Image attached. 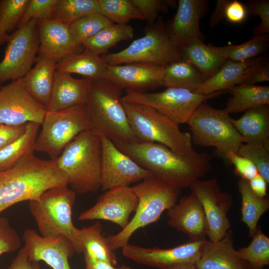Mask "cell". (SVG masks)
I'll list each match as a JSON object with an SVG mask.
<instances>
[{
  "label": "cell",
  "instance_id": "cell-1",
  "mask_svg": "<svg viewBox=\"0 0 269 269\" xmlns=\"http://www.w3.org/2000/svg\"><path fill=\"white\" fill-rule=\"evenodd\" d=\"M114 144L153 176L180 190L190 187L212 168L211 157L206 152L195 150L180 155L163 144L152 142Z\"/></svg>",
  "mask_w": 269,
  "mask_h": 269
},
{
  "label": "cell",
  "instance_id": "cell-2",
  "mask_svg": "<svg viewBox=\"0 0 269 269\" xmlns=\"http://www.w3.org/2000/svg\"><path fill=\"white\" fill-rule=\"evenodd\" d=\"M64 185H68V179L57 158L44 160L34 154L25 156L0 172V214L16 203L38 200L47 190Z\"/></svg>",
  "mask_w": 269,
  "mask_h": 269
},
{
  "label": "cell",
  "instance_id": "cell-3",
  "mask_svg": "<svg viewBox=\"0 0 269 269\" xmlns=\"http://www.w3.org/2000/svg\"><path fill=\"white\" fill-rule=\"evenodd\" d=\"M122 90L104 78L95 80L85 103L91 130L114 143L137 141L122 104Z\"/></svg>",
  "mask_w": 269,
  "mask_h": 269
},
{
  "label": "cell",
  "instance_id": "cell-4",
  "mask_svg": "<svg viewBox=\"0 0 269 269\" xmlns=\"http://www.w3.org/2000/svg\"><path fill=\"white\" fill-rule=\"evenodd\" d=\"M68 185L76 193H96L101 188V144L91 130L77 135L57 158Z\"/></svg>",
  "mask_w": 269,
  "mask_h": 269
},
{
  "label": "cell",
  "instance_id": "cell-5",
  "mask_svg": "<svg viewBox=\"0 0 269 269\" xmlns=\"http://www.w3.org/2000/svg\"><path fill=\"white\" fill-rule=\"evenodd\" d=\"M68 186L47 190L38 200L29 201L28 208L42 237L55 238L64 236L71 242L75 252L81 253L83 249L78 238V229L72 219L77 193Z\"/></svg>",
  "mask_w": 269,
  "mask_h": 269
},
{
  "label": "cell",
  "instance_id": "cell-6",
  "mask_svg": "<svg viewBox=\"0 0 269 269\" xmlns=\"http://www.w3.org/2000/svg\"><path fill=\"white\" fill-rule=\"evenodd\" d=\"M132 187L138 200L134 216L120 232L106 238L114 251L129 244L130 238L138 229L156 222L164 211L176 203L181 193L180 190L153 175Z\"/></svg>",
  "mask_w": 269,
  "mask_h": 269
},
{
  "label": "cell",
  "instance_id": "cell-7",
  "mask_svg": "<svg viewBox=\"0 0 269 269\" xmlns=\"http://www.w3.org/2000/svg\"><path fill=\"white\" fill-rule=\"evenodd\" d=\"M122 104L137 141L160 143L180 155L195 151L191 134L182 132L179 125L167 117L147 106Z\"/></svg>",
  "mask_w": 269,
  "mask_h": 269
},
{
  "label": "cell",
  "instance_id": "cell-8",
  "mask_svg": "<svg viewBox=\"0 0 269 269\" xmlns=\"http://www.w3.org/2000/svg\"><path fill=\"white\" fill-rule=\"evenodd\" d=\"M232 120L225 109L201 104L187 124L191 132L192 143L200 146L213 147L219 155L226 159L230 151L237 153L244 141Z\"/></svg>",
  "mask_w": 269,
  "mask_h": 269
},
{
  "label": "cell",
  "instance_id": "cell-9",
  "mask_svg": "<svg viewBox=\"0 0 269 269\" xmlns=\"http://www.w3.org/2000/svg\"><path fill=\"white\" fill-rule=\"evenodd\" d=\"M144 36L122 50L101 57L108 65L135 62L152 63L164 67L181 60L178 48L171 41L161 19L149 24Z\"/></svg>",
  "mask_w": 269,
  "mask_h": 269
},
{
  "label": "cell",
  "instance_id": "cell-10",
  "mask_svg": "<svg viewBox=\"0 0 269 269\" xmlns=\"http://www.w3.org/2000/svg\"><path fill=\"white\" fill-rule=\"evenodd\" d=\"M38 134L35 151L57 158L67 145L81 133L91 130L85 104L68 109L46 111Z\"/></svg>",
  "mask_w": 269,
  "mask_h": 269
},
{
  "label": "cell",
  "instance_id": "cell-11",
  "mask_svg": "<svg viewBox=\"0 0 269 269\" xmlns=\"http://www.w3.org/2000/svg\"><path fill=\"white\" fill-rule=\"evenodd\" d=\"M227 91L200 94L180 88L167 87L163 91L148 93L126 90L122 101L150 107L178 125L187 124L197 108L207 100Z\"/></svg>",
  "mask_w": 269,
  "mask_h": 269
},
{
  "label": "cell",
  "instance_id": "cell-12",
  "mask_svg": "<svg viewBox=\"0 0 269 269\" xmlns=\"http://www.w3.org/2000/svg\"><path fill=\"white\" fill-rule=\"evenodd\" d=\"M37 20L32 19L10 34L0 62V83L23 77L31 69L39 52Z\"/></svg>",
  "mask_w": 269,
  "mask_h": 269
},
{
  "label": "cell",
  "instance_id": "cell-13",
  "mask_svg": "<svg viewBox=\"0 0 269 269\" xmlns=\"http://www.w3.org/2000/svg\"><path fill=\"white\" fill-rule=\"evenodd\" d=\"M190 187L203 207L207 223V236L213 242L221 240L231 228L227 214L233 203L232 195L222 190L215 178L198 179Z\"/></svg>",
  "mask_w": 269,
  "mask_h": 269
},
{
  "label": "cell",
  "instance_id": "cell-14",
  "mask_svg": "<svg viewBox=\"0 0 269 269\" xmlns=\"http://www.w3.org/2000/svg\"><path fill=\"white\" fill-rule=\"evenodd\" d=\"M101 144V189L106 191L130 185L152 175L104 135H99Z\"/></svg>",
  "mask_w": 269,
  "mask_h": 269
},
{
  "label": "cell",
  "instance_id": "cell-15",
  "mask_svg": "<svg viewBox=\"0 0 269 269\" xmlns=\"http://www.w3.org/2000/svg\"><path fill=\"white\" fill-rule=\"evenodd\" d=\"M46 110L28 92L22 78L0 89V123L20 125L29 122L41 124Z\"/></svg>",
  "mask_w": 269,
  "mask_h": 269
},
{
  "label": "cell",
  "instance_id": "cell-16",
  "mask_svg": "<svg viewBox=\"0 0 269 269\" xmlns=\"http://www.w3.org/2000/svg\"><path fill=\"white\" fill-rule=\"evenodd\" d=\"M206 239L189 240L169 248H147L128 244L122 249L127 258L137 264L160 269L185 264H195L200 259Z\"/></svg>",
  "mask_w": 269,
  "mask_h": 269
},
{
  "label": "cell",
  "instance_id": "cell-17",
  "mask_svg": "<svg viewBox=\"0 0 269 269\" xmlns=\"http://www.w3.org/2000/svg\"><path fill=\"white\" fill-rule=\"evenodd\" d=\"M138 198L132 187L119 186L107 190L96 203L82 212L80 221L104 220L124 229L128 224L130 215L135 211Z\"/></svg>",
  "mask_w": 269,
  "mask_h": 269
},
{
  "label": "cell",
  "instance_id": "cell-18",
  "mask_svg": "<svg viewBox=\"0 0 269 269\" xmlns=\"http://www.w3.org/2000/svg\"><path fill=\"white\" fill-rule=\"evenodd\" d=\"M164 70V66L152 63L107 65L104 79L122 90L142 92L162 86Z\"/></svg>",
  "mask_w": 269,
  "mask_h": 269
},
{
  "label": "cell",
  "instance_id": "cell-19",
  "mask_svg": "<svg viewBox=\"0 0 269 269\" xmlns=\"http://www.w3.org/2000/svg\"><path fill=\"white\" fill-rule=\"evenodd\" d=\"M206 0H178L176 12L165 29L171 41L177 47L203 41L200 21L208 10Z\"/></svg>",
  "mask_w": 269,
  "mask_h": 269
},
{
  "label": "cell",
  "instance_id": "cell-20",
  "mask_svg": "<svg viewBox=\"0 0 269 269\" xmlns=\"http://www.w3.org/2000/svg\"><path fill=\"white\" fill-rule=\"evenodd\" d=\"M29 259L44 262L53 269H71L69 259L76 252L71 242L66 237L46 238L35 230L26 229L22 236Z\"/></svg>",
  "mask_w": 269,
  "mask_h": 269
},
{
  "label": "cell",
  "instance_id": "cell-21",
  "mask_svg": "<svg viewBox=\"0 0 269 269\" xmlns=\"http://www.w3.org/2000/svg\"><path fill=\"white\" fill-rule=\"evenodd\" d=\"M39 38V56L56 63L73 54L81 52L84 47L72 37L69 25L53 19L37 20Z\"/></svg>",
  "mask_w": 269,
  "mask_h": 269
},
{
  "label": "cell",
  "instance_id": "cell-22",
  "mask_svg": "<svg viewBox=\"0 0 269 269\" xmlns=\"http://www.w3.org/2000/svg\"><path fill=\"white\" fill-rule=\"evenodd\" d=\"M167 224L181 232L190 240L205 239L208 227L201 204L192 193L182 197L167 210Z\"/></svg>",
  "mask_w": 269,
  "mask_h": 269
},
{
  "label": "cell",
  "instance_id": "cell-23",
  "mask_svg": "<svg viewBox=\"0 0 269 269\" xmlns=\"http://www.w3.org/2000/svg\"><path fill=\"white\" fill-rule=\"evenodd\" d=\"M92 80L75 78L70 74L56 70L46 111H55L85 104L91 88Z\"/></svg>",
  "mask_w": 269,
  "mask_h": 269
},
{
  "label": "cell",
  "instance_id": "cell-24",
  "mask_svg": "<svg viewBox=\"0 0 269 269\" xmlns=\"http://www.w3.org/2000/svg\"><path fill=\"white\" fill-rule=\"evenodd\" d=\"M195 266L197 269H251L235 249L231 230L217 242L206 240Z\"/></svg>",
  "mask_w": 269,
  "mask_h": 269
},
{
  "label": "cell",
  "instance_id": "cell-25",
  "mask_svg": "<svg viewBox=\"0 0 269 269\" xmlns=\"http://www.w3.org/2000/svg\"><path fill=\"white\" fill-rule=\"evenodd\" d=\"M35 61V66L22 79L28 92L46 108L52 93L56 62L40 56Z\"/></svg>",
  "mask_w": 269,
  "mask_h": 269
},
{
  "label": "cell",
  "instance_id": "cell-26",
  "mask_svg": "<svg viewBox=\"0 0 269 269\" xmlns=\"http://www.w3.org/2000/svg\"><path fill=\"white\" fill-rule=\"evenodd\" d=\"M107 65L101 57L85 49L61 59L56 67V70L81 75L95 81L104 78Z\"/></svg>",
  "mask_w": 269,
  "mask_h": 269
},
{
  "label": "cell",
  "instance_id": "cell-27",
  "mask_svg": "<svg viewBox=\"0 0 269 269\" xmlns=\"http://www.w3.org/2000/svg\"><path fill=\"white\" fill-rule=\"evenodd\" d=\"M232 123L243 138L244 143L259 140L269 143V106L250 109Z\"/></svg>",
  "mask_w": 269,
  "mask_h": 269
},
{
  "label": "cell",
  "instance_id": "cell-28",
  "mask_svg": "<svg viewBox=\"0 0 269 269\" xmlns=\"http://www.w3.org/2000/svg\"><path fill=\"white\" fill-rule=\"evenodd\" d=\"M254 58L244 61L228 60L215 74L193 92L208 94L218 91H228L231 87L240 85Z\"/></svg>",
  "mask_w": 269,
  "mask_h": 269
},
{
  "label": "cell",
  "instance_id": "cell-29",
  "mask_svg": "<svg viewBox=\"0 0 269 269\" xmlns=\"http://www.w3.org/2000/svg\"><path fill=\"white\" fill-rule=\"evenodd\" d=\"M181 60L194 66L207 79L215 74L228 60L214 52L203 41L179 47Z\"/></svg>",
  "mask_w": 269,
  "mask_h": 269
},
{
  "label": "cell",
  "instance_id": "cell-30",
  "mask_svg": "<svg viewBox=\"0 0 269 269\" xmlns=\"http://www.w3.org/2000/svg\"><path fill=\"white\" fill-rule=\"evenodd\" d=\"M102 225L99 222L81 229H78V238L83 253L98 261L116 266L117 259L114 251L109 246L102 233Z\"/></svg>",
  "mask_w": 269,
  "mask_h": 269
},
{
  "label": "cell",
  "instance_id": "cell-31",
  "mask_svg": "<svg viewBox=\"0 0 269 269\" xmlns=\"http://www.w3.org/2000/svg\"><path fill=\"white\" fill-rule=\"evenodd\" d=\"M40 126L37 123H27L24 133L0 150V172L11 168L24 157L34 154Z\"/></svg>",
  "mask_w": 269,
  "mask_h": 269
},
{
  "label": "cell",
  "instance_id": "cell-32",
  "mask_svg": "<svg viewBox=\"0 0 269 269\" xmlns=\"http://www.w3.org/2000/svg\"><path fill=\"white\" fill-rule=\"evenodd\" d=\"M229 91L232 97L228 99L225 110L229 114L246 112L255 107L269 105V87L255 85H238Z\"/></svg>",
  "mask_w": 269,
  "mask_h": 269
},
{
  "label": "cell",
  "instance_id": "cell-33",
  "mask_svg": "<svg viewBox=\"0 0 269 269\" xmlns=\"http://www.w3.org/2000/svg\"><path fill=\"white\" fill-rule=\"evenodd\" d=\"M238 188L242 198L241 219L249 229V236L252 238L257 231L259 220L269 209V200L256 195L248 181L243 178L239 179Z\"/></svg>",
  "mask_w": 269,
  "mask_h": 269
},
{
  "label": "cell",
  "instance_id": "cell-34",
  "mask_svg": "<svg viewBox=\"0 0 269 269\" xmlns=\"http://www.w3.org/2000/svg\"><path fill=\"white\" fill-rule=\"evenodd\" d=\"M206 80L192 64L180 60L164 67L162 86L194 92Z\"/></svg>",
  "mask_w": 269,
  "mask_h": 269
},
{
  "label": "cell",
  "instance_id": "cell-35",
  "mask_svg": "<svg viewBox=\"0 0 269 269\" xmlns=\"http://www.w3.org/2000/svg\"><path fill=\"white\" fill-rule=\"evenodd\" d=\"M134 35V29L131 25L113 23L87 39L82 45L100 56L118 42L132 39Z\"/></svg>",
  "mask_w": 269,
  "mask_h": 269
},
{
  "label": "cell",
  "instance_id": "cell-36",
  "mask_svg": "<svg viewBox=\"0 0 269 269\" xmlns=\"http://www.w3.org/2000/svg\"><path fill=\"white\" fill-rule=\"evenodd\" d=\"M269 34H265L254 36L247 41L238 45H210V47L214 52L227 60L244 61L264 53L269 47Z\"/></svg>",
  "mask_w": 269,
  "mask_h": 269
},
{
  "label": "cell",
  "instance_id": "cell-37",
  "mask_svg": "<svg viewBox=\"0 0 269 269\" xmlns=\"http://www.w3.org/2000/svg\"><path fill=\"white\" fill-rule=\"evenodd\" d=\"M99 0H57L52 19L70 25L77 19L98 12Z\"/></svg>",
  "mask_w": 269,
  "mask_h": 269
},
{
  "label": "cell",
  "instance_id": "cell-38",
  "mask_svg": "<svg viewBox=\"0 0 269 269\" xmlns=\"http://www.w3.org/2000/svg\"><path fill=\"white\" fill-rule=\"evenodd\" d=\"M98 12L117 24H126L133 19L143 20L132 0H99Z\"/></svg>",
  "mask_w": 269,
  "mask_h": 269
},
{
  "label": "cell",
  "instance_id": "cell-39",
  "mask_svg": "<svg viewBox=\"0 0 269 269\" xmlns=\"http://www.w3.org/2000/svg\"><path fill=\"white\" fill-rule=\"evenodd\" d=\"M251 243L237 251L241 257L249 265L251 269H264L269 264V238L258 226Z\"/></svg>",
  "mask_w": 269,
  "mask_h": 269
},
{
  "label": "cell",
  "instance_id": "cell-40",
  "mask_svg": "<svg viewBox=\"0 0 269 269\" xmlns=\"http://www.w3.org/2000/svg\"><path fill=\"white\" fill-rule=\"evenodd\" d=\"M29 0H0V45L17 28Z\"/></svg>",
  "mask_w": 269,
  "mask_h": 269
},
{
  "label": "cell",
  "instance_id": "cell-41",
  "mask_svg": "<svg viewBox=\"0 0 269 269\" xmlns=\"http://www.w3.org/2000/svg\"><path fill=\"white\" fill-rule=\"evenodd\" d=\"M113 23L104 15L96 12L77 19L69 25V28L75 42L82 45L87 39Z\"/></svg>",
  "mask_w": 269,
  "mask_h": 269
},
{
  "label": "cell",
  "instance_id": "cell-42",
  "mask_svg": "<svg viewBox=\"0 0 269 269\" xmlns=\"http://www.w3.org/2000/svg\"><path fill=\"white\" fill-rule=\"evenodd\" d=\"M237 154L250 159L259 173L269 183V143L259 140L243 143Z\"/></svg>",
  "mask_w": 269,
  "mask_h": 269
},
{
  "label": "cell",
  "instance_id": "cell-43",
  "mask_svg": "<svg viewBox=\"0 0 269 269\" xmlns=\"http://www.w3.org/2000/svg\"><path fill=\"white\" fill-rule=\"evenodd\" d=\"M57 0H29L18 28L32 19H52Z\"/></svg>",
  "mask_w": 269,
  "mask_h": 269
},
{
  "label": "cell",
  "instance_id": "cell-44",
  "mask_svg": "<svg viewBox=\"0 0 269 269\" xmlns=\"http://www.w3.org/2000/svg\"><path fill=\"white\" fill-rule=\"evenodd\" d=\"M141 12L143 20L149 24L154 23L160 13L167 11L169 7L174 5V0H132Z\"/></svg>",
  "mask_w": 269,
  "mask_h": 269
},
{
  "label": "cell",
  "instance_id": "cell-45",
  "mask_svg": "<svg viewBox=\"0 0 269 269\" xmlns=\"http://www.w3.org/2000/svg\"><path fill=\"white\" fill-rule=\"evenodd\" d=\"M20 247L21 240L16 230L6 218L0 216V256L15 252Z\"/></svg>",
  "mask_w": 269,
  "mask_h": 269
},
{
  "label": "cell",
  "instance_id": "cell-46",
  "mask_svg": "<svg viewBox=\"0 0 269 269\" xmlns=\"http://www.w3.org/2000/svg\"><path fill=\"white\" fill-rule=\"evenodd\" d=\"M269 81V62L267 57L254 58L244 75L240 85H255Z\"/></svg>",
  "mask_w": 269,
  "mask_h": 269
},
{
  "label": "cell",
  "instance_id": "cell-47",
  "mask_svg": "<svg viewBox=\"0 0 269 269\" xmlns=\"http://www.w3.org/2000/svg\"><path fill=\"white\" fill-rule=\"evenodd\" d=\"M248 14L260 16V23L254 29V36L269 33V0H254L248 1L245 5Z\"/></svg>",
  "mask_w": 269,
  "mask_h": 269
},
{
  "label": "cell",
  "instance_id": "cell-48",
  "mask_svg": "<svg viewBox=\"0 0 269 269\" xmlns=\"http://www.w3.org/2000/svg\"><path fill=\"white\" fill-rule=\"evenodd\" d=\"M227 159L234 165L235 172L241 178L249 181L259 174L255 164L246 157L230 151L227 155Z\"/></svg>",
  "mask_w": 269,
  "mask_h": 269
},
{
  "label": "cell",
  "instance_id": "cell-49",
  "mask_svg": "<svg viewBox=\"0 0 269 269\" xmlns=\"http://www.w3.org/2000/svg\"><path fill=\"white\" fill-rule=\"evenodd\" d=\"M26 124L9 125L0 123V150L20 137L25 131Z\"/></svg>",
  "mask_w": 269,
  "mask_h": 269
},
{
  "label": "cell",
  "instance_id": "cell-50",
  "mask_svg": "<svg viewBox=\"0 0 269 269\" xmlns=\"http://www.w3.org/2000/svg\"><path fill=\"white\" fill-rule=\"evenodd\" d=\"M248 14L245 5L237 0H229L225 9V17L232 23H240L244 21Z\"/></svg>",
  "mask_w": 269,
  "mask_h": 269
},
{
  "label": "cell",
  "instance_id": "cell-51",
  "mask_svg": "<svg viewBox=\"0 0 269 269\" xmlns=\"http://www.w3.org/2000/svg\"><path fill=\"white\" fill-rule=\"evenodd\" d=\"M7 269H40V267L38 262L29 259L27 249L23 246L19 250Z\"/></svg>",
  "mask_w": 269,
  "mask_h": 269
},
{
  "label": "cell",
  "instance_id": "cell-52",
  "mask_svg": "<svg viewBox=\"0 0 269 269\" xmlns=\"http://www.w3.org/2000/svg\"><path fill=\"white\" fill-rule=\"evenodd\" d=\"M248 182L251 190L256 195L261 198L267 196V187L268 183L259 173Z\"/></svg>",
  "mask_w": 269,
  "mask_h": 269
},
{
  "label": "cell",
  "instance_id": "cell-53",
  "mask_svg": "<svg viewBox=\"0 0 269 269\" xmlns=\"http://www.w3.org/2000/svg\"><path fill=\"white\" fill-rule=\"evenodd\" d=\"M85 269H133L129 266L123 265L116 268L108 263L95 260L86 254H84Z\"/></svg>",
  "mask_w": 269,
  "mask_h": 269
},
{
  "label": "cell",
  "instance_id": "cell-54",
  "mask_svg": "<svg viewBox=\"0 0 269 269\" xmlns=\"http://www.w3.org/2000/svg\"><path fill=\"white\" fill-rule=\"evenodd\" d=\"M229 0H218L215 9L212 14L209 25L210 27L216 26L225 17V9Z\"/></svg>",
  "mask_w": 269,
  "mask_h": 269
},
{
  "label": "cell",
  "instance_id": "cell-55",
  "mask_svg": "<svg viewBox=\"0 0 269 269\" xmlns=\"http://www.w3.org/2000/svg\"><path fill=\"white\" fill-rule=\"evenodd\" d=\"M167 269H197L195 264H185L178 265Z\"/></svg>",
  "mask_w": 269,
  "mask_h": 269
},
{
  "label": "cell",
  "instance_id": "cell-56",
  "mask_svg": "<svg viewBox=\"0 0 269 269\" xmlns=\"http://www.w3.org/2000/svg\"><path fill=\"white\" fill-rule=\"evenodd\" d=\"M1 84V83H0V86Z\"/></svg>",
  "mask_w": 269,
  "mask_h": 269
}]
</instances>
